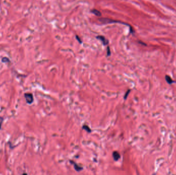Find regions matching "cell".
<instances>
[{
  "label": "cell",
  "mask_w": 176,
  "mask_h": 175,
  "mask_svg": "<svg viewBox=\"0 0 176 175\" xmlns=\"http://www.w3.org/2000/svg\"><path fill=\"white\" fill-rule=\"evenodd\" d=\"M24 97L26 101L28 104H31L33 102V95L31 93H25L24 94Z\"/></svg>",
  "instance_id": "cell-1"
},
{
  "label": "cell",
  "mask_w": 176,
  "mask_h": 175,
  "mask_svg": "<svg viewBox=\"0 0 176 175\" xmlns=\"http://www.w3.org/2000/svg\"><path fill=\"white\" fill-rule=\"evenodd\" d=\"M165 80L166 81L167 83H168L169 84H172V83L176 82V81L172 80V78H170L169 75H166L165 76Z\"/></svg>",
  "instance_id": "cell-5"
},
{
  "label": "cell",
  "mask_w": 176,
  "mask_h": 175,
  "mask_svg": "<svg viewBox=\"0 0 176 175\" xmlns=\"http://www.w3.org/2000/svg\"><path fill=\"white\" fill-rule=\"evenodd\" d=\"M91 12L93 14H94L95 16H97V17H100L102 15V13H101L100 11H98L96 9H93Z\"/></svg>",
  "instance_id": "cell-6"
},
{
  "label": "cell",
  "mask_w": 176,
  "mask_h": 175,
  "mask_svg": "<svg viewBox=\"0 0 176 175\" xmlns=\"http://www.w3.org/2000/svg\"><path fill=\"white\" fill-rule=\"evenodd\" d=\"M96 38L98 39L99 40H100V41H102V42H103V44L106 45L108 44V41L105 37H103V36H98Z\"/></svg>",
  "instance_id": "cell-4"
},
{
  "label": "cell",
  "mask_w": 176,
  "mask_h": 175,
  "mask_svg": "<svg viewBox=\"0 0 176 175\" xmlns=\"http://www.w3.org/2000/svg\"><path fill=\"white\" fill-rule=\"evenodd\" d=\"M76 37H77V39L78 40V41H79V42L81 43V41L80 40V39L79 40V37H78V36H76Z\"/></svg>",
  "instance_id": "cell-10"
},
{
  "label": "cell",
  "mask_w": 176,
  "mask_h": 175,
  "mask_svg": "<svg viewBox=\"0 0 176 175\" xmlns=\"http://www.w3.org/2000/svg\"><path fill=\"white\" fill-rule=\"evenodd\" d=\"M70 162H71V164H72L73 165L74 169H75L77 172H80V171H82L83 169V167H82L81 166H79V165L77 164L76 163H75V162H74L73 161H72V160H70Z\"/></svg>",
  "instance_id": "cell-2"
},
{
  "label": "cell",
  "mask_w": 176,
  "mask_h": 175,
  "mask_svg": "<svg viewBox=\"0 0 176 175\" xmlns=\"http://www.w3.org/2000/svg\"><path fill=\"white\" fill-rule=\"evenodd\" d=\"M112 156L113 158L114 161H118V160L120 158V153L117 151H114L112 154Z\"/></svg>",
  "instance_id": "cell-3"
},
{
  "label": "cell",
  "mask_w": 176,
  "mask_h": 175,
  "mask_svg": "<svg viewBox=\"0 0 176 175\" xmlns=\"http://www.w3.org/2000/svg\"><path fill=\"white\" fill-rule=\"evenodd\" d=\"M83 129H84L85 131H87L88 133H91V129L89 127H88V125H83Z\"/></svg>",
  "instance_id": "cell-7"
},
{
  "label": "cell",
  "mask_w": 176,
  "mask_h": 175,
  "mask_svg": "<svg viewBox=\"0 0 176 175\" xmlns=\"http://www.w3.org/2000/svg\"><path fill=\"white\" fill-rule=\"evenodd\" d=\"M3 121H4V118L2 117H0V129H1V127H2V125Z\"/></svg>",
  "instance_id": "cell-9"
},
{
  "label": "cell",
  "mask_w": 176,
  "mask_h": 175,
  "mask_svg": "<svg viewBox=\"0 0 176 175\" xmlns=\"http://www.w3.org/2000/svg\"><path fill=\"white\" fill-rule=\"evenodd\" d=\"M130 91H131V90H130V89H129V90L127 91L126 93H125V95H124V99H127V98L128 97V96L129 94Z\"/></svg>",
  "instance_id": "cell-8"
}]
</instances>
